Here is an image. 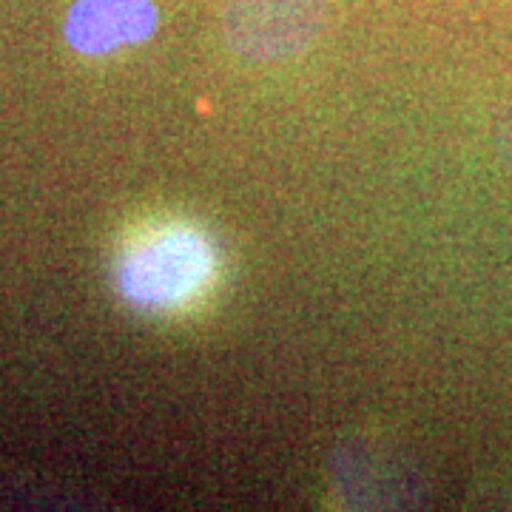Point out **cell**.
I'll list each match as a JSON object with an SVG mask.
<instances>
[{
  "label": "cell",
  "instance_id": "obj_1",
  "mask_svg": "<svg viewBox=\"0 0 512 512\" xmlns=\"http://www.w3.org/2000/svg\"><path fill=\"white\" fill-rule=\"evenodd\" d=\"M214 271L208 242L191 231H168L134 248L120 265V291L134 308L163 311L191 299Z\"/></svg>",
  "mask_w": 512,
  "mask_h": 512
},
{
  "label": "cell",
  "instance_id": "obj_2",
  "mask_svg": "<svg viewBox=\"0 0 512 512\" xmlns=\"http://www.w3.org/2000/svg\"><path fill=\"white\" fill-rule=\"evenodd\" d=\"M325 26V0H225L222 32L237 55L259 63L305 52Z\"/></svg>",
  "mask_w": 512,
  "mask_h": 512
},
{
  "label": "cell",
  "instance_id": "obj_3",
  "mask_svg": "<svg viewBox=\"0 0 512 512\" xmlns=\"http://www.w3.org/2000/svg\"><path fill=\"white\" fill-rule=\"evenodd\" d=\"M157 29L151 0H74L66 40L80 55H106L128 43H143Z\"/></svg>",
  "mask_w": 512,
  "mask_h": 512
}]
</instances>
